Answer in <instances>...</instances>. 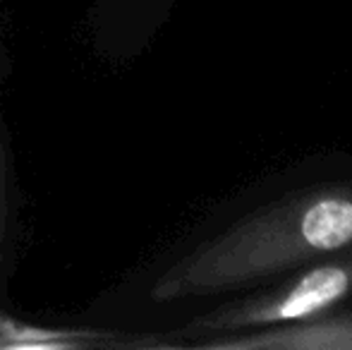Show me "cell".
<instances>
[{"instance_id": "1", "label": "cell", "mask_w": 352, "mask_h": 350, "mask_svg": "<svg viewBox=\"0 0 352 350\" xmlns=\"http://www.w3.org/2000/svg\"><path fill=\"white\" fill-rule=\"evenodd\" d=\"M352 243V156L309 161L221 204L130 285L170 307L245 293Z\"/></svg>"}, {"instance_id": "2", "label": "cell", "mask_w": 352, "mask_h": 350, "mask_svg": "<svg viewBox=\"0 0 352 350\" xmlns=\"http://www.w3.org/2000/svg\"><path fill=\"white\" fill-rule=\"evenodd\" d=\"M352 298V243L295 266L245 293L195 314L190 322L156 336L158 348L206 350L223 338L285 329L319 319Z\"/></svg>"}, {"instance_id": "3", "label": "cell", "mask_w": 352, "mask_h": 350, "mask_svg": "<svg viewBox=\"0 0 352 350\" xmlns=\"http://www.w3.org/2000/svg\"><path fill=\"white\" fill-rule=\"evenodd\" d=\"M177 0H91L84 19L87 41L101 63L127 67L156 43Z\"/></svg>"}, {"instance_id": "4", "label": "cell", "mask_w": 352, "mask_h": 350, "mask_svg": "<svg viewBox=\"0 0 352 350\" xmlns=\"http://www.w3.org/2000/svg\"><path fill=\"white\" fill-rule=\"evenodd\" d=\"M206 350H352V298L326 317L285 329L223 338Z\"/></svg>"}, {"instance_id": "5", "label": "cell", "mask_w": 352, "mask_h": 350, "mask_svg": "<svg viewBox=\"0 0 352 350\" xmlns=\"http://www.w3.org/2000/svg\"><path fill=\"white\" fill-rule=\"evenodd\" d=\"M8 70V58L0 43V80ZM19 257V201L17 180H14L12 146H10L8 125L0 111V298H8L10 278L17 269Z\"/></svg>"}, {"instance_id": "6", "label": "cell", "mask_w": 352, "mask_h": 350, "mask_svg": "<svg viewBox=\"0 0 352 350\" xmlns=\"http://www.w3.org/2000/svg\"><path fill=\"white\" fill-rule=\"evenodd\" d=\"M130 346L108 329H53L29 324L0 309V348H94Z\"/></svg>"}]
</instances>
